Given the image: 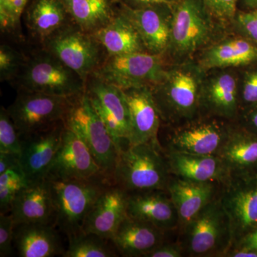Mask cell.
<instances>
[{
  "mask_svg": "<svg viewBox=\"0 0 257 257\" xmlns=\"http://www.w3.org/2000/svg\"><path fill=\"white\" fill-rule=\"evenodd\" d=\"M171 177L160 143H146L120 149L112 181L130 194L167 191Z\"/></svg>",
  "mask_w": 257,
  "mask_h": 257,
  "instance_id": "1",
  "label": "cell"
},
{
  "mask_svg": "<svg viewBox=\"0 0 257 257\" xmlns=\"http://www.w3.org/2000/svg\"><path fill=\"white\" fill-rule=\"evenodd\" d=\"M47 179L55 207V226L67 238L82 232L89 211L106 187L113 183L105 175L87 179Z\"/></svg>",
  "mask_w": 257,
  "mask_h": 257,
  "instance_id": "2",
  "label": "cell"
},
{
  "mask_svg": "<svg viewBox=\"0 0 257 257\" xmlns=\"http://www.w3.org/2000/svg\"><path fill=\"white\" fill-rule=\"evenodd\" d=\"M18 79L19 90L64 97L80 95L86 88L78 74L43 48L27 58Z\"/></svg>",
  "mask_w": 257,
  "mask_h": 257,
  "instance_id": "3",
  "label": "cell"
},
{
  "mask_svg": "<svg viewBox=\"0 0 257 257\" xmlns=\"http://www.w3.org/2000/svg\"><path fill=\"white\" fill-rule=\"evenodd\" d=\"M64 123L84 142L103 173L113 182L119 150L85 91L73 98Z\"/></svg>",
  "mask_w": 257,
  "mask_h": 257,
  "instance_id": "4",
  "label": "cell"
},
{
  "mask_svg": "<svg viewBox=\"0 0 257 257\" xmlns=\"http://www.w3.org/2000/svg\"><path fill=\"white\" fill-rule=\"evenodd\" d=\"M48 51L85 82L105 60L106 54L92 34L71 23L42 43Z\"/></svg>",
  "mask_w": 257,
  "mask_h": 257,
  "instance_id": "5",
  "label": "cell"
},
{
  "mask_svg": "<svg viewBox=\"0 0 257 257\" xmlns=\"http://www.w3.org/2000/svg\"><path fill=\"white\" fill-rule=\"evenodd\" d=\"M162 54L148 52L106 56L94 75L120 89L152 88L165 79Z\"/></svg>",
  "mask_w": 257,
  "mask_h": 257,
  "instance_id": "6",
  "label": "cell"
},
{
  "mask_svg": "<svg viewBox=\"0 0 257 257\" xmlns=\"http://www.w3.org/2000/svg\"><path fill=\"white\" fill-rule=\"evenodd\" d=\"M184 251L191 256L224 253L231 246V228L220 196L211 201L184 226Z\"/></svg>",
  "mask_w": 257,
  "mask_h": 257,
  "instance_id": "7",
  "label": "cell"
},
{
  "mask_svg": "<svg viewBox=\"0 0 257 257\" xmlns=\"http://www.w3.org/2000/svg\"><path fill=\"white\" fill-rule=\"evenodd\" d=\"M73 98L19 90L8 109L22 138L64 121Z\"/></svg>",
  "mask_w": 257,
  "mask_h": 257,
  "instance_id": "8",
  "label": "cell"
},
{
  "mask_svg": "<svg viewBox=\"0 0 257 257\" xmlns=\"http://www.w3.org/2000/svg\"><path fill=\"white\" fill-rule=\"evenodd\" d=\"M85 92L118 150L128 146L131 124L122 89L92 74L86 82Z\"/></svg>",
  "mask_w": 257,
  "mask_h": 257,
  "instance_id": "9",
  "label": "cell"
},
{
  "mask_svg": "<svg viewBox=\"0 0 257 257\" xmlns=\"http://www.w3.org/2000/svg\"><path fill=\"white\" fill-rule=\"evenodd\" d=\"M151 89L162 119H191L200 104L199 80L187 69L167 72L165 79Z\"/></svg>",
  "mask_w": 257,
  "mask_h": 257,
  "instance_id": "10",
  "label": "cell"
},
{
  "mask_svg": "<svg viewBox=\"0 0 257 257\" xmlns=\"http://www.w3.org/2000/svg\"><path fill=\"white\" fill-rule=\"evenodd\" d=\"M172 9L170 44L181 53H192L210 37L209 13L202 0H179Z\"/></svg>",
  "mask_w": 257,
  "mask_h": 257,
  "instance_id": "11",
  "label": "cell"
},
{
  "mask_svg": "<svg viewBox=\"0 0 257 257\" xmlns=\"http://www.w3.org/2000/svg\"><path fill=\"white\" fill-rule=\"evenodd\" d=\"M230 131L216 121H200L173 130L159 143L164 152L217 155Z\"/></svg>",
  "mask_w": 257,
  "mask_h": 257,
  "instance_id": "12",
  "label": "cell"
},
{
  "mask_svg": "<svg viewBox=\"0 0 257 257\" xmlns=\"http://www.w3.org/2000/svg\"><path fill=\"white\" fill-rule=\"evenodd\" d=\"M64 128L62 121L47 130L20 138V167L28 184L47 178L62 143Z\"/></svg>",
  "mask_w": 257,
  "mask_h": 257,
  "instance_id": "13",
  "label": "cell"
},
{
  "mask_svg": "<svg viewBox=\"0 0 257 257\" xmlns=\"http://www.w3.org/2000/svg\"><path fill=\"white\" fill-rule=\"evenodd\" d=\"M99 175L104 174L92 152L74 132L65 126L60 148L46 179H87Z\"/></svg>",
  "mask_w": 257,
  "mask_h": 257,
  "instance_id": "14",
  "label": "cell"
},
{
  "mask_svg": "<svg viewBox=\"0 0 257 257\" xmlns=\"http://www.w3.org/2000/svg\"><path fill=\"white\" fill-rule=\"evenodd\" d=\"M221 204L229 218L231 246L257 226V186L243 185L236 178L222 184Z\"/></svg>",
  "mask_w": 257,
  "mask_h": 257,
  "instance_id": "15",
  "label": "cell"
},
{
  "mask_svg": "<svg viewBox=\"0 0 257 257\" xmlns=\"http://www.w3.org/2000/svg\"><path fill=\"white\" fill-rule=\"evenodd\" d=\"M163 5L133 8L119 0L118 10L130 20L147 52L162 54L170 44L171 16Z\"/></svg>",
  "mask_w": 257,
  "mask_h": 257,
  "instance_id": "16",
  "label": "cell"
},
{
  "mask_svg": "<svg viewBox=\"0 0 257 257\" xmlns=\"http://www.w3.org/2000/svg\"><path fill=\"white\" fill-rule=\"evenodd\" d=\"M122 90L130 111V145L160 143L158 135L162 117L151 88L132 87Z\"/></svg>",
  "mask_w": 257,
  "mask_h": 257,
  "instance_id": "17",
  "label": "cell"
},
{
  "mask_svg": "<svg viewBox=\"0 0 257 257\" xmlns=\"http://www.w3.org/2000/svg\"><path fill=\"white\" fill-rule=\"evenodd\" d=\"M128 194L111 183L99 196L83 226V231L111 240L127 216Z\"/></svg>",
  "mask_w": 257,
  "mask_h": 257,
  "instance_id": "18",
  "label": "cell"
},
{
  "mask_svg": "<svg viewBox=\"0 0 257 257\" xmlns=\"http://www.w3.org/2000/svg\"><path fill=\"white\" fill-rule=\"evenodd\" d=\"M126 213L130 217L150 223L165 232L179 226L178 213L167 191L128 194Z\"/></svg>",
  "mask_w": 257,
  "mask_h": 257,
  "instance_id": "19",
  "label": "cell"
},
{
  "mask_svg": "<svg viewBox=\"0 0 257 257\" xmlns=\"http://www.w3.org/2000/svg\"><path fill=\"white\" fill-rule=\"evenodd\" d=\"M10 213L16 224L55 225V207L48 180L43 179L23 187L17 194Z\"/></svg>",
  "mask_w": 257,
  "mask_h": 257,
  "instance_id": "20",
  "label": "cell"
},
{
  "mask_svg": "<svg viewBox=\"0 0 257 257\" xmlns=\"http://www.w3.org/2000/svg\"><path fill=\"white\" fill-rule=\"evenodd\" d=\"M217 182H199L172 176L167 192L175 204L179 226H185L216 197Z\"/></svg>",
  "mask_w": 257,
  "mask_h": 257,
  "instance_id": "21",
  "label": "cell"
},
{
  "mask_svg": "<svg viewBox=\"0 0 257 257\" xmlns=\"http://www.w3.org/2000/svg\"><path fill=\"white\" fill-rule=\"evenodd\" d=\"M164 152V151H163ZM171 175L186 180L224 184L229 179L217 155L164 152Z\"/></svg>",
  "mask_w": 257,
  "mask_h": 257,
  "instance_id": "22",
  "label": "cell"
},
{
  "mask_svg": "<svg viewBox=\"0 0 257 257\" xmlns=\"http://www.w3.org/2000/svg\"><path fill=\"white\" fill-rule=\"evenodd\" d=\"M165 232L153 224L126 216L110 241L121 256L145 257L164 243Z\"/></svg>",
  "mask_w": 257,
  "mask_h": 257,
  "instance_id": "23",
  "label": "cell"
},
{
  "mask_svg": "<svg viewBox=\"0 0 257 257\" xmlns=\"http://www.w3.org/2000/svg\"><path fill=\"white\" fill-rule=\"evenodd\" d=\"M58 231L53 224H16L14 248L21 257L62 256L64 250Z\"/></svg>",
  "mask_w": 257,
  "mask_h": 257,
  "instance_id": "24",
  "label": "cell"
},
{
  "mask_svg": "<svg viewBox=\"0 0 257 257\" xmlns=\"http://www.w3.org/2000/svg\"><path fill=\"white\" fill-rule=\"evenodd\" d=\"M92 35L105 51L106 56L147 52L136 28L118 8L110 23Z\"/></svg>",
  "mask_w": 257,
  "mask_h": 257,
  "instance_id": "25",
  "label": "cell"
},
{
  "mask_svg": "<svg viewBox=\"0 0 257 257\" xmlns=\"http://www.w3.org/2000/svg\"><path fill=\"white\" fill-rule=\"evenodd\" d=\"M26 19L29 31L42 43L72 23L62 0H33Z\"/></svg>",
  "mask_w": 257,
  "mask_h": 257,
  "instance_id": "26",
  "label": "cell"
},
{
  "mask_svg": "<svg viewBox=\"0 0 257 257\" xmlns=\"http://www.w3.org/2000/svg\"><path fill=\"white\" fill-rule=\"evenodd\" d=\"M71 23L93 34L110 23L119 0H62Z\"/></svg>",
  "mask_w": 257,
  "mask_h": 257,
  "instance_id": "27",
  "label": "cell"
},
{
  "mask_svg": "<svg viewBox=\"0 0 257 257\" xmlns=\"http://www.w3.org/2000/svg\"><path fill=\"white\" fill-rule=\"evenodd\" d=\"M217 156L229 178H241L248 169L257 164V138L240 132L230 131Z\"/></svg>",
  "mask_w": 257,
  "mask_h": 257,
  "instance_id": "28",
  "label": "cell"
},
{
  "mask_svg": "<svg viewBox=\"0 0 257 257\" xmlns=\"http://www.w3.org/2000/svg\"><path fill=\"white\" fill-rule=\"evenodd\" d=\"M257 48L243 39H233L215 45L206 52L201 64L206 69L245 65L256 60Z\"/></svg>",
  "mask_w": 257,
  "mask_h": 257,
  "instance_id": "29",
  "label": "cell"
},
{
  "mask_svg": "<svg viewBox=\"0 0 257 257\" xmlns=\"http://www.w3.org/2000/svg\"><path fill=\"white\" fill-rule=\"evenodd\" d=\"M208 109L221 117L231 119L237 109V87L234 76L219 74L208 84L201 101Z\"/></svg>",
  "mask_w": 257,
  "mask_h": 257,
  "instance_id": "30",
  "label": "cell"
},
{
  "mask_svg": "<svg viewBox=\"0 0 257 257\" xmlns=\"http://www.w3.org/2000/svg\"><path fill=\"white\" fill-rule=\"evenodd\" d=\"M68 248L63 257H114L118 252L110 240L104 239L97 235L85 233L67 238Z\"/></svg>",
  "mask_w": 257,
  "mask_h": 257,
  "instance_id": "31",
  "label": "cell"
},
{
  "mask_svg": "<svg viewBox=\"0 0 257 257\" xmlns=\"http://www.w3.org/2000/svg\"><path fill=\"white\" fill-rule=\"evenodd\" d=\"M29 0H0V29L3 33L21 38V19Z\"/></svg>",
  "mask_w": 257,
  "mask_h": 257,
  "instance_id": "32",
  "label": "cell"
},
{
  "mask_svg": "<svg viewBox=\"0 0 257 257\" xmlns=\"http://www.w3.org/2000/svg\"><path fill=\"white\" fill-rule=\"evenodd\" d=\"M27 57L8 45L0 47V80L12 82L18 79Z\"/></svg>",
  "mask_w": 257,
  "mask_h": 257,
  "instance_id": "33",
  "label": "cell"
},
{
  "mask_svg": "<svg viewBox=\"0 0 257 257\" xmlns=\"http://www.w3.org/2000/svg\"><path fill=\"white\" fill-rule=\"evenodd\" d=\"M21 140L8 109H0V152L21 153Z\"/></svg>",
  "mask_w": 257,
  "mask_h": 257,
  "instance_id": "34",
  "label": "cell"
},
{
  "mask_svg": "<svg viewBox=\"0 0 257 257\" xmlns=\"http://www.w3.org/2000/svg\"><path fill=\"white\" fill-rule=\"evenodd\" d=\"M15 221L11 213L0 214V256H10L14 250Z\"/></svg>",
  "mask_w": 257,
  "mask_h": 257,
  "instance_id": "35",
  "label": "cell"
},
{
  "mask_svg": "<svg viewBox=\"0 0 257 257\" xmlns=\"http://www.w3.org/2000/svg\"><path fill=\"white\" fill-rule=\"evenodd\" d=\"M238 0H202L209 15L222 21L234 19Z\"/></svg>",
  "mask_w": 257,
  "mask_h": 257,
  "instance_id": "36",
  "label": "cell"
},
{
  "mask_svg": "<svg viewBox=\"0 0 257 257\" xmlns=\"http://www.w3.org/2000/svg\"><path fill=\"white\" fill-rule=\"evenodd\" d=\"M26 184H15L0 187V214L10 213L17 194Z\"/></svg>",
  "mask_w": 257,
  "mask_h": 257,
  "instance_id": "37",
  "label": "cell"
},
{
  "mask_svg": "<svg viewBox=\"0 0 257 257\" xmlns=\"http://www.w3.org/2000/svg\"><path fill=\"white\" fill-rule=\"evenodd\" d=\"M240 28L251 40L257 42V8L242 13L237 18Z\"/></svg>",
  "mask_w": 257,
  "mask_h": 257,
  "instance_id": "38",
  "label": "cell"
},
{
  "mask_svg": "<svg viewBox=\"0 0 257 257\" xmlns=\"http://www.w3.org/2000/svg\"><path fill=\"white\" fill-rule=\"evenodd\" d=\"M183 248L178 245L162 243L147 253L145 257H181L183 256Z\"/></svg>",
  "mask_w": 257,
  "mask_h": 257,
  "instance_id": "39",
  "label": "cell"
},
{
  "mask_svg": "<svg viewBox=\"0 0 257 257\" xmlns=\"http://www.w3.org/2000/svg\"><path fill=\"white\" fill-rule=\"evenodd\" d=\"M243 99L246 102H257V71L248 74L243 84Z\"/></svg>",
  "mask_w": 257,
  "mask_h": 257,
  "instance_id": "40",
  "label": "cell"
},
{
  "mask_svg": "<svg viewBox=\"0 0 257 257\" xmlns=\"http://www.w3.org/2000/svg\"><path fill=\"white\" fill-rule=\"evenodd\" d=\"M21 168L20 155L17 154L0 152V175L12 169Z\"/></svg>",
  "mask_w": 257,
  "mask_h": 257,
  "instance_id": "41",
  "label": "cell"
},
{
  "mask_svg": "<svg viewBox=\"0 0 257 257\" xmlns=\"http://www.w3.org/2000/svg\"><path fill=\"white\" fill-rule=\"evenodd\" d=\"M126 4L133 8H142V7L155 6L163 5L172 8L178 3L179 0H122Z\"/></svg>",
  "mask_w": 257,
  "mask_h": 257,
  "instance_id": "42",
  "label": "cell"
},
{
  "mask_svg": "<svg viewBox=\"0 0 257 257\" xmlns=\"http://www.w3.org/2000/svg\"><path fill=\"white\" fill-rule=\"evenodd\" d=\"M228 256L232 257H257L256 251H249V250L236 248L234 251L229 252Z\"/></svg>",
  "mask_w": 257,
  "mask_h": 257,
  "instance_id": "43",
  "label": "cell"
},
{
  "mask_svg": "<svg viewBox=\"0 0 257 257\" xmlns=\"http://www.w3.org/2000/svg\"><path fill=\"white\" fill-rule=\"evenodd\" d=\"M238 248L249 250V251H256L257 252V241H254V242L249 243V244L246 245V246H243V247Z\"/></svg>",
  "mask_w": 257,
  "mask_h": 257,
  "instance_id": "44",
  "label": "cell"
},
{
  "mask_svg": "<svg viewBox=\"0 0 257 257\" xmlns=\"http://www.w3.org/2000/svg\"><path fill=\"white\" fill-rule=\"evenodd\" d=\"M245 5L251 9H256L257 8V0H243Z\"/></svg>",
  "mask_w": 257,
  "mask_h": 257,
  "instance_id": "45",
  "label": "cell"
},
{
  "mask_svg": "<svg viewBox=\"0 0 257 257\" xmlns=\"http://www.w3.org/2000/svg\"><path fill=\"white\" fill-rule=\"evenodd\" d=\"M250 121L255 128H257V108L253 111L250 117Z\"/></svg>",
  "mask_w": 257,
  "mask_h": 257,
  "instance_id": "46",
  "label": "cell"
}]
</instances>
